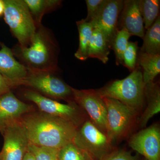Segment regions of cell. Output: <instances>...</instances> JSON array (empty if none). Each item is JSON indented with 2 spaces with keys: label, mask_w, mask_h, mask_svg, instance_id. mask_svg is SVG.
Instances as JSON below:
<instances>
[{
  "label": "cell",
  "mask_w": 160,
  "mask_h": 160,
  "mask_svg": "<svg viewBox=\"0 0 160 160\" xmlns=\"http://www.w3.org/2000/svg\"><path fill=\"white\" fill-rule=\"evenodd\" d=\"M28 150L33 155L35 160H59V149L40 147L29 142Z\"/></svg>",
  "instance_id": "obj_25"
},
{
  "label": "cell",
  "mask_w": 160,
  "mask_h": 160,
  "mask_svg": "<svg viewBox=\"0 0 160 160\" xmlns=\"http://www.w3.org/2000/svg\"><path fill=\"white\" fill-rule=\"evenodd\" d=\"M129 145L146 160H160L159 128L153 125L140 131L130 139Z\"/></svg>",
  "instance_id": "obj_13"
},
{
  "label": "cell",
  "mask_w": 160,
  "mask_h": 160,
  "mask_svg": "<svg viewBox=\"0 0 160 160\" xmlns=\"http://www.w3.org/2000/svg\"><path fill=\"white\" fill-rule=\"evenodd\" d=\"M12 51L28 70L52 72L58 70V46L50 32L41 25L28 46L18 45Z\"/></svg>",
  "instance_id": "obj_2"
},
{
  "label": "cell",
  "mask_w": 160,
  "mask_h": 160,
  "mask_svg": "<svg viewBox=\"0 0 160 160\" xmlns=\"http://www.w3.org/2000/svg\"><path fill=\"white\" fill-rule=\"evenodd\" d=\"M11 88L7 81L0 74V96L10 91Z\"/></svg>",
  "instance_id": "obj_29"
},
{
  "label": "cell",
  "mask_w": 160,
  "mask_h": 160,
  "mask_svg": "<svg viewBox=\"0 0 160 160\" xmlns=\"http://www.w3.org/2000/svg\"><path fill=\"white\" fill-rule=\"evenodd\" d=\"M102 98L107 109L106 134L111 142L121 137L129 129L136 111L117 100Z\"/></svg>",
  "instance_id": "obj_7"
},
{
  "label": "cell",
  "mask_w": 160,
  "mask_h": 160,
  "mask_svg": "<svg viewBox=\"0 0 160 160\" xmlns=\"http://www.w3.org/2000/svg\"><path fill=\"white\" fill-rule=\"evenodd\" d=\"M28 6L37 26L41 25L43 16L61 5L59 0H24Z\"/></svg>",
  "instance_id": "obj_21"
},
{
  "label": "cell",
  "mask_w": 160,
  "mask_h": 160,
  "mask_svg": "<svg viewBox=\"0 0 160 160\" xmlns=\"http://www.w3.org/2000/svg\"><path fill=\"white\" fill-rule=\"evenodd\" d=\"M0 160H3L2 157V155L1 154V152H0Z\"/></svg>",
  "instance_id": "obj_32"
},
{
  "label": "cell",
  "mask_w": 160,
  "mask_h": 160,
  "mask_svg": "<svg viewBox=\"0 0 160 160\" xmlns=\"http://www.w3.org/2000/svg\"><path fill=\"white\" fill-rule=\"evenodd\" d=\"M5 10V5L3 0H0V17L4 14Z\"/></svg>",
  "instance_id": "obj_31"
},
{
  "label": "cell",
  "mask_w": 160,
  "mask_h": 160,
  "mask_svg": "<svg viewBox=\"0 0 160 160\" xmlns=\"http://www.w3.org/2000/svg\"><path fill=\"white\" fill-rule=\"evenodd\" d=\"M2 135L4 144L1 153L3 160H23L29 142L21 121L6 128Z\"/></svg>",
  "instance_id": "obj_11"
},
{
  "label": "cell",
  "mask_w": 160,
  "mask_h": 160,
  "mask_svg": "<svg viewBox=\"0 0 160 160\" xmlns=\"http://www.w3.org/2000/svg\"><path fill=\"white\" fill-rule=\"evenodd\" d=\"M54 72L28 70L27 75L21 86L29 87L31 90L51 99H66L72 98V87L56 76Z\"/></svg>",
  "instance_id": "obj_6"
},
{
  "label": "cell",
  "mask_w": 160,
  "mask_h": 160,
  "mask_svg": "<svg viewBox=\"0 0 160 160\" xmlns=\"http://www.w3.org/2000/svg\"><path fill=\"white\" fill-rule=\"evenodd\" d=\"M27 73L28 69L17 60L12 50L2 44L0 49V74L12 88L21 86Z\"/></svg>",
  "instance_id": "obj_14"
},
{
  "label": "cell",
  "mask_w": 160,
  "mask_h": 160,
  "mask_svg": "<svg viewBox=\"0 0 160 160\" xmlns=\"http://www.w3.org/2000/svg\"><path fill=\"white\" fill-rule=\"evenodd\" d=\"M102 160H138L136 156L128 152L120 150L111 152Z\"/></svg>",
  "instance_id": "obj_28"
},
{
  "label": "cell",
  "mask_w": 160,
  "mask_h": 160,
  "mask_svg": "<svg viewBox=\"0 0 160 160\" xmlns=\"http://www.w3.org/2000/svg\"><path fill=\"white\" fill-rule=\"evenodd\" d=\"M58 158L59 160H92L73 142L68 143L59 149Z\"/></svg>",
  "instance_id": "obj_24"
},
{
  "label": "cell",
  "mask_w": 160,
  "mask_h": 160,
  "mask_svg": "<svg viewBox=\"0 0 160 160\" xmlns=\"http://www.w3.org/2000/svg\"><path fill=\"white\" fill-rule=\"evenodd\" d=\"M145 95L148 105L140 119L142 127H145L150 119L160 112V91L158 84L152 82L145 85Z\"/></svg>",
  "instance_id": "obj_16"
},
{
  "label": "cell",
  "mask_w": 160,
  "mask_h": 160,
  "mask_svg": "<svg viewBox=\"0 0 160 160\" xmlns=\"http://www.w3.org/2000/svg\"><path fill=\"white\" fill-rule=\"evenodd\" d=\"M105 0H86L87 15L84 19L86 22H90L98 13Z\"/></svg>",
  "instance_id": "obj_27"
},
{
  "label": "cell",
  "mask_w": 160,
  "mask_h": 160,
  "mask_svg": "<svg viewBox=\"0 0 160 160\" xmlns=\"http://www.w3.org/2000/svg\"><path fill=\"white\" fill-rule=\"evenodd\" d=\"M4 20L19 46H28L37 29L36 24L24 0H3Z\"/></svg>",
  "instance_id": "obj_4"
},
{
  "label": "cell",
  "mask_w": 160,
  "mask_h": 160,
  "mask_svg": "<svg viewBox=\"0 0 160 160\" xmlns=\"http://www.w3.org/2000/svg\"><path fill=\"white\" fill-rule=\"evenodd\" d=\"M73 143L92 160H102L110 153V141L90 121L78 128Z\"/></svg>",
  "instance_id": "obj_5"
},
{
  "label": "cell",
  "mask_w": 160,
  "mask_h": 160,
  "mask_svg": "<svg viewBox=\"0 0 160 160\" xmlns=\"http://www.w3.org/2000/svg\"><path fill=\"white\" fill-rule=\"evenodd\" d=\"M23 160H35L33 155L28 150L24 156Z\"/></svg>",
  "instance_id": "obj_30"
},
{
  "label": "cell",
  "mask_w": 160,
  "mask_h": 160,
  "mask_svg": "<svg viewBox=\"0 0 160 160\" xmlns=\"http://www.w3.org/2000/svg\"><path fill=\"white\" fill-rule=\"evenodd\" d=\"M23 96L34 103L42 112L68 120L78 127L81 123V112L73 103L63 104L30 89L25 90Z\"/></svg>",
  "instance_id": "obj_8"
},
{
  "label": "cell",
  "mask_w": 160,
  "mask_h": 160,
  "mask_svg": "<svg viewBox=\"0 0 160 160\" xmlns=\"http://www.w3.org/2000/svg\"><path fill=\"white\" fill-rule=\"evenodd\" d=\"M138 49L137 42H129L123 54V64L131 72L136 67Z\"/></svg>",
  "instance_id": "obj_26"
},
{
  "label": "cell",
  "mask_w": 160,
  "mask_h": 160,
  "mask_svg": "<svg viewBox=\"0 0 160 160\" xmlns=\"http://www.w3.org/2000/svg\"><path fill=\"white\" fill-rule=\"evenodd\" d=\"M110 45L101 32L93 29L89 43L88 58L99 60L104 64L109 60Z\"/></svg>",
  "instance_id": "obj_18"
},
{
  "label": "cell",
  "mask_w": 160,
  "mask_h": 160,
  "mask_svg": "<svg viewBox=\"0 0 160 160\" xmlns=\"http://www.w3.org/2000/svg\"><path fill=\"white\" fill-rule=\"evenodd\" d=\"M121 15V29H126L131 36L143 38L145 28L139 6V0L124 1Z\"/></svg>",
  "instance_id": "obj_15"
},
{
  "label": "cell",
  "mask_w": 160,
  "mask_h": 160,
  "mask_svg": "<svg viewBox=\"0 0 160 160\" xmlns=\"http://www.w3.org/2000/svg\"><path fill=\"white\" fill-rule=\"evenodd\" d=\"M72 99L90 117L92 122L106 134L107 109L102 98L96 90H79L72 88Z\"/></svg>",
  "instance_id": "obj_9"
},
{
  "label": "cell",
  "mask_w": 160,
  "mask_h": 160,
  "mask_svg": "<svg viewBox=\"0 0 160 160\" xmlns=\"http://www.w3.org/2000/svg\"><path fill=\"white\" fill-rule=\"evenodd\" d=\"M124 1L105 0L90 24L93 29H97L104 35L109 42L111 43L118 29V20Z\"/></svg>",
  "instance_id": "obj_10"
},
{
  "label": "cell",
  "mask_w": 160,
  "mask_h": 160,
  "mask_svg": "<svg viewBox=\"0 0 160 160\" xmlns=\"http://www.w3.org/2000/svg\"><path fill=\"white\" fill-rule=\"evenodd\" d=\"M139 6L144 28L147 29L160 15V0H139Z\"/></svg>",
  "instance_id": "obj_22"
},
{
  "label": "cell",
  "mask_w": 160,
  "mask_h": 160,
  "mask_svg": "<svg viewBox=\"0 0 160 160\" xmlns=\"http://www.w3.org/2000/svg\"><path fill=\"white\" fill-rule=\"evenodd\" d=\"M79 32L78 48L75 53L78 59L85 61L89 58L88 50L93 29L90 23L82 19L77 22Z\"/></svg>",
  "instance_id": "obj_19"
},
{
  "label": "cell",
  "mask_w": 160,
  "mask_h": 160,
  "mask_svg": "<svg viewBox=\"0 0 160 160\" xmlns=\"http://www.w3.org/2000/svg\"><path fill=\"white\" fill-rule=\"evenodd\" d=\"M21 122L29 143L56 149L73 142L78 128L70 121L42 112L25 115Z\"/></svg>",
  "instance_id": "obj_1"
},
{
  "label": "cell",
  "mask_w": 160,
  "mask_h": 160,
  "mask_svg": "<svg viewBox=\"0 0 160 160\" xmlns=\"http://www.w3.org/2000/svg\"><path fill=\"white\" fill-rule=\"evenodd\" d=\"M141 69L138 65L125 78L113 81L97 92L102 98L117 100L136 111L142 107L145 98Z\"/></svg>",
  "instance_id": "obj_3"
},
{
  "label": "cell",
  "mask_w": 160,
  "mask_h": 160,
  "mask_svg": "<svg viewBox=\"0 0 160 160\" xmlns=\"http://www.w3.org/2000/svg\"><path fill=\"white\" fill-rule=\"evenodd\" d=\"M143 39V44L141 51L149 54H160V15L153 24L147 29Z\"/></svg>",
  "instance_id": "obj_20"
},
{
  "label": "cell",
  "mask_w": 160,
  "mask_h": 160,
  "mask_svg": "<svg viewBox=\"0 0 160 160\" xmlns=\"http://www.w3.org/2000/svg\"><path fill=\"white\" fill-rule=\"evenodd\" d=\"M131 36L126 29H118L112 42L111 49H113L115 54L118 65L123 64V57L124 52L129 44V38Z\"/></svg>",
  "instance_id": "obj_23"
},
{
  "label": "cell",
  "mask_w": 160,
  "mask_h": 160,
  "mask_svg": "<svg viewBox=\"0 0 160 160\" xmlns=\"http://www.w3.org/2000/svg\"><path fill=\"white\" fill-rule=\"evenodd\" d=\"M33 107L19 99L11 90L0 96V132L20 122L25 115L32 112Z\"/></svg>",
  "instance_id": "obj_12"
},
{
  "label": "cell",
  "mask_w": 160,
  "mask_h": 160,
  "mask_svg": "<svg viewBox=\"0 0 160 160\" xmlns=\"http://www.w3.org/2000/svg\"><path fill=\"white\" fill-rule=\"evenodd\" d=\"M137 62L142 69L143 80L145 85L153 82L160 72V54H149L140 51Z\"/></svg>",
  "instance_id": "obj_17"
}]
</instances>
